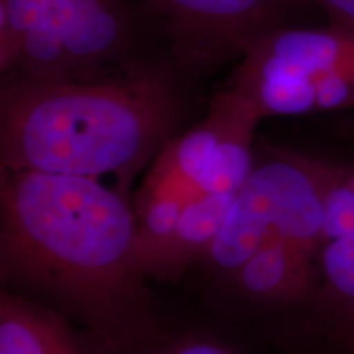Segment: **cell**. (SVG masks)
<instances>
[{"label":"cell","mask_w":354,"mask_h":354,"mask_svg":"<svg viewBox=\"0 0 354 354\" xmlns=\"http://www.w3.org/2000/svg\"><path fill=\"white\" fill-rule=\"evenodd\" d=\"M3 289L81 323L109 354L159 333L122 190L92 177L0 171Z\"/></svg>","instance_id":"obj_1"},{"label":"cell","mask_w":354,"mask_h":354,"mask_svg":"<svg viewBox=\"0 0 354 354\" xmlns=\"http://www.w3.org/2000/svg\"><path fill=\"white\" fill-rule=\"evenodd\" d=\"M180 100L165 69L128 66L99 77L8 79L0 92V162L100 179L125 194L179 125Z\"/></svg>","instance_id":"obj_2"},{"label":"cell","mask_w":354,"mask_h":354,"mask_svg":"<svg viewBox=\"0 0 354 354\" xmlns=\"http://www.w3.org/2000/svg\"><path fill=\"white\" fill-rule=\"evenodd\" d=\"M130 0H0V73L8 79L99 77L138 57Z\"/></svg>","instance_id":"obj_3"},{"label":"cell","mask_w":354,"mask_h":354,"mask_svg":"<svg viewBox=\"0 0 354 354\" xmlns=\"http://www.w3.org/2000/svg\"><path fill=\"white\" fill-rule=\"evenodd\" d=\"M230 88L269 117L354 110V28L284 26L246 48Z\"/></svg>","instance_id":"obj_4"},{"label":"cell","mask_w":354,"mask_h":354,"mask_svg":"<svg viewBox=\"0 0 354 354\" xmlns=\"http://www.w3.org/2000/svg\"><path fill=\"white\" fill-rule=\"evenodd\" d=\"M335 161L290 149H269L236 194L205 258L233 276L272 234L312 256L323 245L325 196Z\"/></svg>","instance_id":"obj_5"},{"label":"cell","mask_w":354,"mask_h":354,"mask_svg":"<svg viewBox=\"0 0 354 354\" xmlns=\"http://www.w3.org/2000/svg\"><path fill=\"white\" fill-rule=\"evenodd\" d=\"M169 37L176 61L203 71L243 56L251 43L294 26L307 0H149Z\"/></svg>","instance_id":"obj_6"},{"label":"cell","mask_w":354,"mask_h":354,"mask_svg":"<svg viewBox=\"0 0 354 354\" xmlns=\"http://www.w3.org/2000/svg\"><path fill=\"white\" fill-rule=\"evenodd\" d=\"M251 112L256 113L253 105L236 91L227 87L218 92L205 120L172 138L154 159L140 194L179 192L197 196L196 183L216 146L234 123Z\"/></svg>","instance_id":"obj_7"},{"label":"cell","mask_w":354,"mask_h":354,"mask_svg":"<svg viewBox=\"0 0 354 354\" xmlns=\"http://www.w3.org/2000/svg\"><path fill=\"white\" fill-rule=\"evenodd\" d=\"M232 277L248 297L274 307L312 312L317 299V258L279 233L269 236Z\"/></svg>","instance_id":"obj_8"},{"label":"cell","mask_w":354,"mask_h":354,"mask_svg":"<svg viewBox=\"0 0 354 354\" xmlns=\"http://www.w3.org/2000/svg\"><path fill=\"white\" fill-rule=\"evenodd\" d=\"M0 354H109L87 346L69 320L46 305L0 290Z\"/></svg>","instance_id":"obj_9"},{"label":"cell","mask_w":354,"mask_h":354,"mask_svg":"<svg viewBox=\"0 0 354 354\" xmlns=\"http://www.w3.org/2000/svg\"><path fill=\"white\" fill-rule=\"evenodd\" d=\"M236 196H197L185 207L171 236L143 261L146 279L172 281L183 276L190 263L203 258Z\"/></svg>","instance_id":"obj_10"},{"label":"cell","mask_w":354,"mask_h":354,"mask_svg":"<svg viewBox=\"0 0 354 354\" xmlns=\"http://www.w3.org/2000/svg\"><path fill=\"white\" fill-rule=\"evenodd\" d=\"M318 290L312 313L338 342L354 331V234L326 241L317 256Z\"/></svg>","instance_id":"obj_11"},{"label":"cell","mask_w":354,"mask_h":354,"mask_svg":"<svg viewBox=\"0 0 354 354\" xmlns=\"http://www.w3.org/2000/svg\"><path fill=\"white\" fill-rule=\"evenodd\" d=\"M259 117L245 115L216 146L196 183L197 196H236L254 169L253 135Z\"/></svg>","instance_id":"obj_12"},{"label":"cell","mask_w":354,"mask_h":354,"mask_svg":"<svg viewBox=\"0 0 354 354\" xmlns=\"http://www.w3.org/2000/svg\"><path fill=\"white\" fill-rule=\"evenodd\" d=\"M123 354H240L218 339L198 333L162 335L161 331Z\"/></svg>","instance_id":"obj_13"},{"label":"cell","mask_w":354,"mask_h":354,"mask_svg":"<svg viewBox=\"0 0 354 354\" xmlns=\"http://www.w3.org/2000/svg\"><path fill=\"white\" fill-rule=\"evenodd\" d=\"M318 10L325 12L331 24L354 28V0H307Z\"/></svg>","instance_id":"obj_14"},{"label":"cell","mask_w":354,"mask_h":354,"mask_svg":"<svg viewBox=\"0 0 354 354\" xmlns=\"http://www.w3.org/2000/svg\"><path fill=\"white\" fill-rule=\"evenodd\" d=\"M342 180L354 197V162H342Z\"/></svg>","instance_id":"obj_15"},{"label":"cell","mask_w":354,"mask_h":354,"mask_svg":"<svg viewBox=\"0 0 354 354\" xmlns=\"http://www.w3.org/2000/svg\"><path fill=\"white\" fill-rule=\"evenodd\" d=\"M339 354H354V331L351 335L344 336V338L335 342Z\"/></svg>","instance_id":"obj_16"},{"label":"cell","mask_w":354,"mask_h":354,"mask_svg":"<svg viewBox=\"0 0 354 354\" xmlns=\"http://www.w3.org/2000/svg\"><path fill=\"white\" fill-rule=\"evenodd\" d=\"M342 133L344 136H349V138H354V113L351 115V117H348L346 120H343L342 123Z\"/></svg>","instance_id":"obj_17"}]
</instances>
